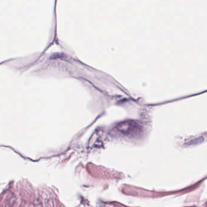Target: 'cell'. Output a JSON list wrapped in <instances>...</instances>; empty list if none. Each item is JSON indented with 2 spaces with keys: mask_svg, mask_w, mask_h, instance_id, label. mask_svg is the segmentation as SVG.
<instances>
[{
  "mask_svg": "<svg viewBox=\"0 0 207 207\" xmlns=\"http://www.w3.org/2000/svg\"><path fill=\"white\" fill-rule=\"evenodd\" d=\"M203 139L202 137L198 138V139H194V140H191L190 142H188V145H196L198 144L202 143L203 142Z\"/></svg>",
  "mask_w": 207,
  "mask_h": 207,
  "instance_id": "obj_1",
  "label": "cell"
}]
</instances>
